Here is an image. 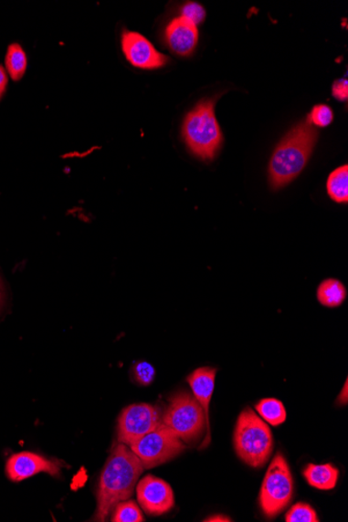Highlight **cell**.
Returning a JSON list of instances; mask_svg holds the SVG:
<instances>
[{
	"label": "cell",
	"mask_w": 348,
	"mask_h": 522,
	"mask_svg": "<svg viewBox=\"0 0 348 522\" xmlns=\"http://www.w3.org/2000/svg\"><path fill=\"white\" fill-rule=\"evenodd\" d=\"M144 467L128 445H115L103 467L96 498L94 520L105 521L117 504L127 501L134 492Z\"/></svg>",
	"instance_id": "obj_1"
},
{
	"label": "cell",
	"mask_w": 348,
	"mask_h": 522,
	"mask_svg": "<svg viewBox=\"0 0 348 522\" xmlns=\"http://www.w3.org/2000/svg\"><path fill=\"white\" fill-rule=\"evenodd\" d=\"M317 131L309 121L299 124L281 140L269 164L273 189L283 188L294 181L306 167L317 141Z\"/></svg>",
	"instance_id": "obj_2"
},
{
	"label": "cell",
	"mask_w": 348,
	"mask_h": 522,
	"mask_svg": "<svg viewBox=\"0 0 348 522\" xmlns=\"http://www.w3.org/2000/svg\"><path fill=\"white\" fill-rule=\"evenodd\" d=\"M214 107L215 99L198 102L183 124L185 142L195 156L205 161H212L224 142Z\"/></svg>",
	"instance_id": "obj_3"
},
{
	"label": "cell",
	"mask_w": 348,
	"mask_h": 522,
	"mask_svg": "<svg viewBox=\"0 0 348 522\" xmlns=\"http://www.w3.org/2000/svg\"><path fill=\"white\" fill-rule=\"evenodd\" d=\"M234 445L238 457L251 467H263L269 460L273 450L272 433L268 423L253 409L241 412L235 428Z\"/></svg>",
	"instance_id": "obj_4"
},
{
	"label": "cell",
	"mask_w": 348,
	"mask_h": 522,
	"mask_svg": "<svg viewBox=\"0 0 348 522\" xmlns=\"http://www.w3.org/2000/svg\"><path fill=\"white\" fill-rule=\"evenodd\" d=\"M162 423L185 443H194L201 438L206 429L204 409L195 395L186 392L170 397L168 407L162 416Z\"/></svg>",
	"instance_id": "obj_5"
},
{
	"label": "cell",
	"mask_w": 348,
	"mask_h": 522,
	"mask_svg": "<svg viewBox=\"0 0 348 522\" xmlns=\"http://www.w3.org/2000/svg\"><path fill=\"white\" fill-rule=\"evenodd\" d=\"M293 477L284 455L279 453L266 472L260 492V506L266 517L275 518L293 496Z\"/></svg>",
	"instance_id": "obj_6"
},
{
	"label": "cell",
	"mask_w": 348,
	"mask_h": 522,
	"mask_svg": "<svg viewBox=\"0 0 348 522\" xmlns=\"http://www.w3.org/2000/svg\"><path fill=\"white\" fill-rule=\"evenodd\" d=\"M144 469H152L174 459L186 446L175 433L160 423L157 428L141 437L130 446Z\"/></svg>",
	"instance_id": "obj_7"
},
{
	"label": "cell",
	"mask_w": 348,
	"mask_h": 522,
	"mask_svg": "<svg viewBox=\"0 0 348 522\" xmlns=\"http://www.w3.org/2000/svg\"><path fill=\"white\" fill-rule=\"evenodd\" d=\"M162 423L158 407L136 403L123 409L118 418V441L131 446L138 439L152 432Z\"/></svg>",
	"instance_id": "obj_8"
},
{
	"label": "cell",
	"mask_w": 348,
	"mask_h": 522,
	"mask_svg": "<svg viewBox=\"0 0 348 522\" xmlns=\"http://www.w3.org/2000/svg\"><path fill=\"white\" fill-rule=\"evenodd\" d=\"M137 498L148 516L160 517L172 510L174 494L170 485L157 476L146 475L137 483Z\"/></svg>",
	"instance_id": "obj_9"
},
{
	"label": "cell",
	"mask_w": 348,
	"mask_h": 522,
	"mask_svg": "<svg viewBox=\"0 0 348 522\" xmlns=\"http://www.w3.org/2000/svg\"><path fill=\"white\" fill-rule=\"evenodd\" d=\"M121 46L128 61L140 69H158L169 61L144 36L135 32H123Z\"/></svg>",
	"instance_id": "obj_10"
},
{
	"label": "cell",
	"mask_w": 348,
	"mask_h": 522,
	"mask_svg": "<svg viewBox=\"0 0 348 522\" xmlns=\"http://www.w3.org/2000/svg\"><path fill=\"white\" fill-rule=\"evenodd\" d=\"M5 473L11 481L21 482L41 473L57 476L61 473V465L38 454L24 452L7 460Z\"/></svg>",
	"instance_id": "obj_11"
},
{
	"label": "cell",
	"mask_w": 348,
	"mask_h": 522,
	"mask_svg": "<svg viewBox=\"0 0 348 522\" xmlns=\"http://www.w3.org/2000/svg\"><path fill=\"white\" fill-rule=\"evenodd\" d=\"M217 370L213 369V367H202V369H197L190 374L187 378L188 384L192 389V392L199 404H201L204 409L206 415V438L203 444L199 448H205L208 446L211 443V432H210V402L215 387V379H216Z\"/></svg>",
	"instance_id": "obj_12"
},
{
	"label": "cell",
	"mask_w": 348,
	"mask_h": 522,
	"mask_svg": "<svg viewBox=\"0 0 348 522\" xmlns=\"http://www.w3.org/2000/svg\"><path fill=\"white\" fill-rule=\"evenodd\" d=\"M166 40L176 55L187 57L194 53L198 42L197 26L186 18L174 19L166 28Z\"/></svg>",
	"instance_id": "obj_13"
},
{
	"label": "cell",
	"mask_w": 348,
	"mask_h": 522,
	"mask_svg": "<svg viewBox=\"0 0 348 522\" xmlns=\"http://www.w3.org/2000/svg\"><path fill=\"white\" fill-rule=\"evenodd\" d=\"M303 476L310 486L320 490H332L336 487L339 470L332 465H309L303 470Z\"/></svg>",
	"instance_id": "obj_14"
},
{
	"label": "cell",
	"mask_w": 348,
	"mask_h": 522,
	"mask_svg": "<svg viewBox=\"0 0 348 522\" xmlns=\"http://www.w3.org/2000/svg\"><path fill=\"white\" fill-rule=\"evenodd\" d=\"M347 292L344 285L336 278H328L318 286L317 299L323 307L337 308L344 303Z\"/></svg>",
	"instance_id": "obj_15"
},
{
	"label": "cell",
	"mask_w": 348,
	"mask_h": 522,
	"mask_svg": "<svg viewBox=\"0 0 348 522\" xmlns=\"http://www.w3.org/2000/svg\"><path fill=\"white\" fill-rule=\"evenodd\" d=\"M328 193L338 204L348 202V166L344 165L332 172L327 183Z\"/></svg>",
	"instance_id": "obj_16"
},
{
	"label": "cell",
	"mask_w": 348,
	"mask_h": 522,
	"mask_svg": "<svg viewBox=\"0 0 348 522\" xmlns=\"http://www.w3.org/2000/svg\"><path fill=\"white\" fill-rule=\"evenodd\" d=\"M256 410L263 421L272 426H279L286 422V409L284 403L279 400H262L257 404Z\"/></svg>",
	"instance_id": "obj_17"
},
{
	"label": "cell",
	"mask_w": 348,
	"mask_h": 522,
	"mask_svg": "<svg viewBox=\"0 0 348 522\" xmlns=\"http://www.w3.org/2000/svg\"><path fill=\"white\" fill-rule=\"evenodd\" d=\"M5 68L13 80H20L25 76L27 68V58L25 50L15 43L7 48Z\"/></svg>",
	"instance_id": "obj_18"
},
{
	"label": "cell",
	"mask_w": 348,
	"mask_h": 522,
	"mask_svg": "<svg viewBox=\"0 0 348 522\" xmlns=\"http://www.w3.org/2000/svg\"><path fill=\"white\" fill-rule=\"evenodd\" d=\"M112 521L114 522H142L144 517L135 502L123 501L117 504L113 509Z\"/></svg>",
	"instance_id": "obj_19"
},
{
	"label": "cell",
	"mask_w": 348,
	"mask_h": 522,
	"mask_svg": "<svg viewBox=\"0 0 348 522\" xmlns=\"http://www.w3.org/2000/svg\"><path fill=\"white\" fill-rule=\"evenodd\" d=\"M287 522H318L316 511L308 504H295L286 514Z\"/></svg>",
	"instance_id": "obj_20"
},
{
	"label": "cell",
	"mask_w": 348,
	"mask_h": 522,
	"mask_svg": "<svg viewBox=\"0 0 348 522\" xmlns=\"http://www.w3.org/2000/svg\"><path fill=\"white\" fill-rule=\"evenodd\" d=\"M132 376L141 386H150L155 377L153 366L145 361H140L132 366Z\"/></svg>",
	"instance_id": "obj_21"
},
{
	"label": "cell",
	"mask_w": 348,
	"mask_h": 522,
	"mask_svg": "<svg viewBox=\"0 0 348 522\" xmlns=\"http://www.w3.org/2000/svg\"><path fill=\"white\" fill-rule=\"evenodd\" d=\"M334 120L332 110L325 105H320L313 108L312 112L308 117V121L316 127L325 128L330 126Z\"/></svg>",
	"instance_id": "obj_22"
},
{
	"label": "cell",
	"mask_w": 348,
	"mask_h": 522,
	"mask_svg": "<svg viewBox=\"0 0 348 522\" xmlns=\"http://www.w3.org/2000/svg\"><path fill=\"white\" fill-rule=\"evenodd\" d=\"M182 17L188 19L197 26L202 24L206 17V11L201 5L196 3H188L182 9Z\"/></svg>",
	"instance_id": "obj_23"
},
{
	"label": "cell",
	"mask_w": 348,
	"mask_h": 522,
	"mask_svg": "<svg viewBox=\"0 0 348 522\" xmlns=\"http://www.w3.org/2000/svg\"><path fill=\"white\" fill-rule=\"evenodd\" d=\"M332 95L339 100H346L348 97V84L346 79L337 80L332 85Z\"/></svg>",
	"instance_id": "obj_24"
},
{
	"label": "cell",
	"mask_w": 348,
	"mask_h": 522,
	"mask_svg": "<svg viewBox=\"0 0 348 522\" xmlns=\"http://www.w3.org/2000/svg\"><path fill=\"white\" fill-rule=\"evenodd\" d=\"M7 86V76L5 68L0 65V100H2Z\"/></svg>",
	"instance_id": "obj_25"
},
{
	"label": "cell",
	"mask_w": 348,
	"mask_h": 522,
	"mask_svg": "<svg viewBox=\"0 0 348 522\" xmlns=\"http://www.w3.org/2000/svg\"><path fill=\"white\" fill-rule=\"evenodd\" d=\"M205 521L224 522V521H232V520H231V518H228V517H224V516H214V517H211L209 518H206Z\"/></svg>",
	"instance_id": "obj_26"
},
{
	"label": "cell",
	"mask_w": 348,
	"mask_h": 522,
	"mask_svg": "<svg viewBox=\"0 0 348 522\" xmlns=\"http://www.w3.org/2000/svg\"><path fill=\"white\" fill-rule=\"evenodd\" d=\"M338 402H343V404L347 403V381H346L344 388H343V393L342 392L339 395Z\"/></svg>",
	"instance_id": "obj_27"
},
{
	"label": "cell",
	"mask_w": 348,
	"mask_h": 522,
	"mask_svg": "<svg viewBox=\"0 0 348 522\" xmlns=\"http://www.w3.org/2000/svg\"><path fill=\"white\" fill-rule=\"evenodd\" d=\"M3 299H4V287L2 284V279H0V307H2L3 305Z\"/></svg>",
	"instance_id": "obj_28"
}]
</instances>
